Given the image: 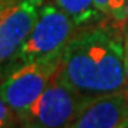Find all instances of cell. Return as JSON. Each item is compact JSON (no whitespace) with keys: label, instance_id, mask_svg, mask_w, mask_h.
<instances>
[{"label":"cell","instance_id":"9c48e42d","mask_svg":"<svg viewBox=\"0 0 128 128\" xmlns=\"http://www.w3.org/2000/svg\"><path fill=\"white\" fill-rule=\"evenodd\" d=\"M18 122L17 117L14 114L12 108L6 104V101L0 96V128L6 127H16Z\"/></svg>","mask_w":128,"mask_h":128},{"label":"cell","instance_id":"7a4b0ae2","mask_svg":"<svg viewBox=\"0 0 128 128\" xmlns=\"http://www.w3.org/2000/svg\"><path fill=\"white\" fill-rule=\"evenodd\" d=\"M76 28L77 26L73 18L56 3L43 4L32 32L10 61L6 73L22 64L61 54L76 34Z\"/></svg>","mask_w":128,"mask_h":128},{"label":"cell","instance_id":"ba28073f","mask_svg":"<svg viewBox=\"0 0 128 128\" xmlns=\"http://www.w3.org/2000/svg\"><path fill=\"white\" fill-rule=\"evenodd\" d=\"M94 6L105 18L124 26L127 0H94Z\"/></svg>","mask_w":128,"mask_h":128},{"label":"cell","instance_id":"8992f818","mask_svg":"<svg viewBox=\"0 0 128 128\" xmlns=\"http://www.w3.org/2000/svg\"><path fill=\"white\" fill-rule=\"evenodd\" d=\"M128 90L86 97L68 128H127Z\"/></svg>","mask_w":128,"mask_h":128},{"label":"cell","instance_id":"30bf717a","mask_svg":"<svg viewBox=\"0 0 128 128\" xmlns=\"http://www.w3.org/2000/svg\"><path fill=\"white\" fill-rule=\"evenodd\" d=\"M124 37V67H125V88L128 90V27L122 28Z\"/></svg>","mask_w":128,"mask_h":128},{"label":"cell","instance_id":"6da1fadb","mask_svg":"<svg viewBox=\"0 0 128 128\" xmlns=\"http://www.w3.org/2000/svg\"><path fill=\"white\" fill-rule=\"evenodd\" d=\"M122 28L97 26L76 33L64 47L56 78L86 97L124 90Z\"/></svg>","mask_w":128,"mask_h":128},{"label":"cell","instance_id":"277c9868","mask_svg":"<svg viewBox=\"0 0 128 128\" xmlns=\"http://www.w3.org/2000/svg\"><path fill=\"white\" fill-rule=\"evenodd\" d=\"M84 98L86 96L54 77L46 90L18 118V122L23 127L32 128L68 127Z\"/></svg>","mask_w":128,"mask_h":128},{"label":"cell","instance_id":"52a82bcc","mask_svg":"<svg viewBox=\"0 0 128 128\" xmlns=\"http://www.w3.org/2000/svg\"><path fill=\"white\" fill-rule=\"evenodd\" d=\"M56 4L73 18L77 27H87L104 17L96 9L94 0H56Z\"/></svg>","mask_w":128,"mask_h":128},{"label":"cell","instance_id":"7c38bea8","mask_svg":"<svg viewBox=\"0 0 128 128\" xmlns=\"http://www.w3.org/2000/svg\"><path fill=\"white\" fill-rule=\"evenodd\" d=\"M0 2H7V0H0Z\"/></svg>","mask_w":128,"mask_h":128},{"label":"cell","instance_id":"8fae6325","mask_svg":"<svg viewBox=\"0 0 128 128\" xmlns=\"http://www.w3.org/2000/svg\"><path fill=\"white\" fill-rule=\"evenodd\" d=\"M124 26L128 27V0H127V7H125V22H124Z\"/></svg>","mask_w":128,"mask_h":128},{"label":"cell","instance_id":"5b68a950","mask_svg":"<svg viewBox=\"0 0 128 128\" xmlns=\"http://www.w3.org/2000/svg\"><path fill=\"white\" fill-rule=\"evenodd\" d=\"M44 0L0 2V76L32 32Z\"/></svg>","mask_w":128,"mask_h":128},{"label":"cell","instance_id":"3957f363","mask_svg":"<svg viewBox=\"0 0 128 128\" xmlns=\"http://www.w3.org/2000/svg\"><path fill=\"white\" fill-rule=\"evenodd\" d=\"M61 54L17 66L3 76L0 96L16 114L17 120L56 77L61 63Z\"/></svg>","mask_w":128,"mask_h":128}]
</instances>
